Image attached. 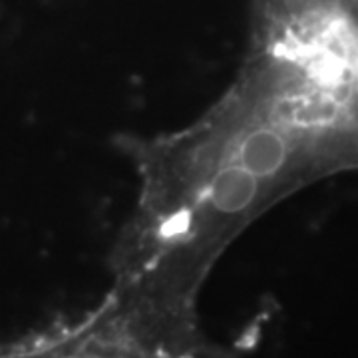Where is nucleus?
<instances>
[{"instance_id":"obj_2","label":"nucleus","mask_w":358,"mask_h":358,"mask_svg":"<svg viewBox=\"0 0 358 358\" xmlns=\"http://www.w3.org/2000/svg\"><path fill=\"white\" fill-rule=\"evenodd\" d=\"M249 28L305 64L358 152V0H249Z\"/></svg>"},{"instance_id":"obj_1","label":"nucleus","mask_w":358,"mask_h":358,"mask_svg":"<svg viewBox=\"0 0 358 358\" xmlns=\"http://www.w3.org/2000/svg\"><path fill=\"white\" fill-rule=\"evenodd\" d=\"M0 358H231L201 327L199 296L155 275H112L102 301Z\"/></svg>"}]
</instances>
